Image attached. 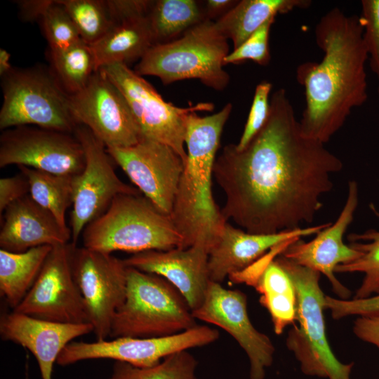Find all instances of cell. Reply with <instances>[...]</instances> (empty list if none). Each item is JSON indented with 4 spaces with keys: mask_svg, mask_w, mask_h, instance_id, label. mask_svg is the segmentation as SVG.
<instances>
[{
    "mask_svg": "<svg viewBox=\"0 0 379 379\" xmlns=\"http://www.w3.org/2000/svg\"><path fill=\"white\" fill-rule=\"evenodd\" d=\"M352 331L359 339L379 349V316L358 317Z\"/></svg>",
    "mask_w": 379,
    "mask_h": 379,
    "instance_id": "ab89813d",
    "label": "cell"
},
{
    "mask_svg": "<svg viewBox=\"0 0 379 379\" xmlns=\"http://www.w3.org/2000/svg\"><path fill=\"white\" fill-rule=\"evenodd\" d=\"M347 238L350 245L361 254L354 260L337 266L335 272L364 274L361 284L352 298L379 294V231L369 230L361 234L351 233Z\"/></svg>",
    "mask_w": 379,
    "mask_h": 379,
    "instance_id": "f546056e",
    "label": "cell"
},
{
    "mask_svg": "<svg viewBox=\"0 0 379 379\" xmlns=\"http://www.w3.org/2000/svg\"><path fill=\"white\" fill-rule=\"evenodd\" d=\"M289 244L277 246L244 271L230 277L234 283H245L260 295V302L267 310L276 334L294 324L297 298L295 286L277 256Z\"/></svg>",
    "mask_w": 379,
    "mask_h": 379,
    "instance_id": "7402d4cb",
    "label": "cell"
},
{
    "mask_svg": "<svg viewBox=\"0 0 379 379\" xmlns=\"http://www.w3.org/2000/svg\"><path fill=\"white\" fill-rule=\"evenodd\" d=\"M237 1L232 0H208L206 3V19L215 18L217 15L230 11Z\"/></svg>",
    "mask_w": 379,
    "mask_h": 379,
    "instance_id": "b9f144b4",
    "label": "cell"
},
{
    "mask_svg": "<svg viewBox=\"0 0 379 379\" xmlns=\"http://www.w3.org/2000/svg\"><path fill=\"white\" fill-rule=\"evenodd\" d=\"M342 161L325 144L306 136L286 91L270 98L268 118L243 149L225 145L213 175L225 194L221 210L252 234H270L310 223L333 187L332 173Z\"/></svg>",
    "mask_w": 379,
    "mask_h": 379,
    "instance_id": "6da1fadb",
    "label": "cell"
},
{
    "mask_svg": "<svg viewBox=\"0 0 379 379\" xmlns=\"http://www.w3.org/2000/svg\"><path fill=\"white\" fill-rule=\"evenodd\" d=\"M154 45L147 16L114 25L100 40L90 46L98 70L112 63L128 65L140 60Z\"/></svg>",
    "mask_w": 379,
    "mask_h": 379,
    "instance_id": "d4e9b609",
    "label": "cell"
},
{
    "mask_svg": "<svg viewBox=\"0 0 379 379\" xmlns=\"http://www.w3.org/2000/svg\"><path fill=\"white\" fill-rule=\"evenodd\" d=\"M26 379H27V378H26Z\"/></svg>",
    "mask_w": 379,
    "mask_h": 379,
    "instance_id": "ee69618b",
    "label": "cell"
},
{
    "mask_svg": "<svg viewBox=\"0 0 379 379\" xmlns=\"http://www.w3.org/2000/svg\"><path fill=\"white\" fill-rule=\"evenodd\" d=\"M74 246L69 242L52 246L32 287L13 311L51 321L89 323L72 270Z\"/></svg>",
    "mask_w": 379,
    "mask_h": 379,
    "instance_id": "4fadbf2b",
    "label": "cell"
},
{
    "mask_svg": "<svg viewBox=\"0 0 379 379\" xmlns=\"http://www.w3.org/2000/svg\"><path fill=\"white\" fill-rule=\"evenodd\" d=\"M272 85L262 81L255 87L251 107L240 140L236 147L244 148L265 124L270 113Z\"/></svg>",
    "mask_w": 379,
    "mask_h": 379,
    "instance_id": "e575fe53",
    "label": "cell"
},
{
    "mask_svg": "<svg viewBox=\"0 0 379 379\" xmlns=\"http://www.w3.org/2000/svg\"><path fill=\"white\" fill-rule=\"evenodd\" d=\"M232 105L205 117L190 112L186 119L187 161L170 214L183 239L182 248L201 246L210 251L226 221L215 202L212 175L225 123Z\"/></svg>",
    "mask_w": 379,
    "mask_h": 379,
    "instance_id": "3957f363",
    "label": "cell"
},
{
    "mask_svg": "<svg viewBox=\"0 0 379 379\" xmlns=\"http://www.w3.org/2000/svg\"><path fill=\"white\" fill-rule=\"evenodd\" d=\"M84 148L74 135L34 126H21L0 135V168L24 166L73 176L85 166Z\"/></svg>",
    "mask_w": 379,
    "mask_h": 379,
    "instance_id": "9a60e30c",
    "label": "cell"
},
{
    "mask_svg": "<svg viewBox=\"0 0 379 379\" xmlns=\"http://www.w3.org/2000/svg\"><path fill=\"white\" fill-rule=\"evenodd\" d=\"M277 259L295 286L296 319L286 344L307 376L351 379L354 363H343L334 354L327 339L324 311L325 296L319 284L321 274L278 255Z\"/></svg>",
    "mask_w": 379,
    "mask_h": 379,
    "instance_id": "8992f818",
    "label": "cell"
},
{
    "mask_svg": "<svg viewBox=\"0 0 379 379\" xmlns=\"http://www.w3.org/2000/svg\"><path fill=\"white\" fill-rule=\"evenodd\" d=\"M107 77L126 98L138 127L140 139L147 138L173 148L187 161L184 145L186 119L192 112L214 108L211 102H200L188 107H179L166 102L156 89L128 65L112 63L102 67Z\"/></svg>",
    "mask_w": 379,
    "mask_h": 379,
    "instance_id": "9c48e42d",
    "label": "cell"
},
{
    "mask_svg": "<svg viewBox=\"0 0 379 379\" xmlns=\"http://www.w3.org/2000/svg\"><path fill=\"white\" fill-rule=\"evenodd\" d=\"M11 54L5 49L0 48V76L4 77L8 74L13 67L10 62Z\"/></svg>",
    "mask_w": 379,
    "mask_h": 379,
    "instance_id": "7bdbcfd3",
    "label": "cell"
},
{
    "mask_svg": "<svg viewBox=\"0 0 379 379\" xmlns=\"http://www.w3.org/2000/svg\"><path fill=\"white\" fill-rule=\"evenodd\" d=\"M69 108L78 124L86 126L107 148L126 147L140 139L129 105L118 87L100 69L76 93Z\"/></svg>",
    "mask_w": 379,
    "mask_h": 379,
    "instance_id": "5bb4252c",
    "label": "cell"
},
{
    "mask_svg": "<svg viewBox=\"0 0 379 379\" xmlns=\"http://www.w3.org/2000/svg\"><path fill=\"white\" fill-rule=\"evenodd\" d=\"M1 130L34 126L74 134L78 124L69 108V94L50 67H13L1 77Z\"/></svg>",
    "mask_w": 379,
    "mask_h": 379,
    "instance_id": "ba28073f",
    "label": "cell"
},
{
    "mask_svg": "<svg viewBox=\"0 0 379 379\" xmlns=\"http://www.w3.org/2000/svg\"><path fill=\"white\" fill-rule=\"evenodd\" d=\"M330 223L260 234L248 233L226 222L208 253L211 281L220 284L226 277L250 267L272 249L303 237L316 234Z\"/></svg>",
    "mask_w": 379,
    "mask_h": 379,
    "instance_id": "d6986e66",
    "label": "cell"
},
{
    "mask_svg": "<svg viewBox=\"0 0 379 379\" xmlns=\"http://www.w3.org/2000/svg\"><path fill=\"white\" fill-rule=\"evenodd\" d=\"M51 246H41L23 252L0 249V294L13 310L36 280Z\"/></svg>",
    "mask_w": 379,
    "mask_h": 379,
    "instance_id": "484cf974",
    "label": "cell"
},
{
    "mask_svg": "<svg viewBox=\"0 0 379 379\" xmlns=\"http://www.w3.org/2000/svg\"><path fill=\"white\" fill-rule=\"evenodd\" d=\"M187 301L164 278L128 267L124 302L114 317L109 338H154L197 324Z\"/></svg>",
    "mask_w": 379,
    "mask_h": 379,
    "instance_id": "52a82bcc",
    "label": "cell"
},
{
    "mask_svg": "<svg viewBox=\"0 0 379 379\" xmlns=\"http://www.w3.org/2000/svg\"><path fill=\"white\" fill-rule=\"evenodd\" d=\"M358 202V185L354 180L350 181L345 204L335 222H331L320 230L308 242L301 239L291 242L279 254L294 263L325 275L333 292L341 299H350L351 291L335 277V268L354 260L361 254L343 241L344 234L353 220Z\"/></svg>",
    "mask_w": 379,
    "mask_h": 379,
    "instance_id": "ac0fdd59",
    "label": "cell"
},
{
    "mask_svg": "<svg viewBox=\"0 0 379 379\" xmlns=\"http://www.w3.org/2000/svg\"><path fill=\"white\" fill-rule=\"evenodd\" d=\"M39 23L51 52L69 48L81 40L72 18L58 0L47 8Z\"/></svg>",
    "mask_w": 379,
    "mask_h": 379,
    "instance_id": "d6a6232c",
    "label": "cell"
},
{
    "mask_svg": "<svg viewBox=\"0 0 379 379\" xmlns=\"http://www.w3.org/2000/svg\"><path fill=\"white\" fill-rule=\"evenodd\" d=\"M74 22L81 39L91 45L114 25L107 0H58Z\"/></svg>",
    "mask_w": 379,
    "mask_h": 379,
    "instance_id": "1f68e13d",
    "label": "cell"
},
{
    "mask_svg": "<svg viewBox=\"0 0 379 379\" xmlns=\"http://www.w3.org/2000/svg\"><path fill=\"white\" fill-rule=\"evenodd\" d=\"M54 0H18L15 1L20 18L25 22L39 21Z\"/></svg>",
    "mask_w": 379,
    "mask_h": 379,
    "instance_id": "60d3db41",
    "label": "cell"
},
{
    "mask_svg": "<svg viewBox=\"0 0 379 379\" xmlns=\"http://www.w3.org/2000/svg\"><path fill=\"white\" fill-rule=\"evenodd\" d=\"M197 364L188 350L169 355L159 364L149 368L116 361L109 379H198Z\"/></svg>",
    "mask_w": 379,
    "mask_h": 379,
    "instance_id": "4dcf8cb0",
    "label": "cell"
},
{
    "mask_svg": "<svg viewBox=\"0 0 379 379\" xmlns=\"http://www.w3.org/2000/svg\"><path fill=\"white\" fill-rule=\"evenodd\" d=\"M274 20L272 19L265 22L240 46L230 53L224 59V65L252 60L262 66L267 65L270 61V32Z\"/></svg>",
    "mask_w": 379,
    "mask_h": 379,
    "instance_id": "836d02e7",
    "label": "cell"
},
{
    "mask_svg": "<svg viewBox=\"0 0 379 379\" xmlns=\"http://www.w3.org/2000/svg\"><path fill=\"white\" fill-rule=\"evenodd\" d=\"M29 194V186L25 176L20 173L0 179V213L12 203Z\"/></svg>",
    "mask_w": 379,
    "mask_h": 379,
    "instance_id": "f35d334b",
    "label": "cell"
},
{
    "mask_svg": "<svg viewBox=\"0 0 379 379\" xmlns=\"http://www.w3.org/2000/svg\"><path fill=\"white\" fill-rule=\"evenodd\" d=\"M229 53L227 39L215 22L205 19L178 39L152 46L134 72L141 77H157L164 84L196 79L222 91L230 83V75L222 67Z\"/></svg>",
    "mask_w": 379,
    "mask_h": 379,
    "instance_id": "5b68a950",
    "label": "cell"
},
{
    "mask_svg": "<svg viewBox=\"0 0 379 379\" xmlns=\"http://www.w3.org/2000/svg\"><path fill=\"white\" fill-rule=\"evenodd\" d=\"M1 216V249L23 252L41 246L64 244L72 240L70 229L62 227L29 194L10 204Z\"/></svg>",
    "mask_w": 379,
    "mask_h": 379,
    "instance_id": "603a6c76",
    "label": "cell"
},
{
    "mask_svg": "<svg viewBox=\"0 0 379 379\" xmlns=\"http://www.w3.org/2000/svg\"><path fill=\"white\" fill-rule=\"evenodd\" d=\"M148 18L154 45L171 41L206 19L194 0L154 1Z\"/></svg>",
    "mask_w": 379,
    "mask_h": 379,
    "instance_id": "4316f807",
    "label": "cell"
},
{
    "mask_svg": "<svg viewBox=\"0 0 379 379\" xmlns=\"http://www.w3.org/2000/svg\"><path fill=\"white\" fill-rule=\"evenodd\" d=\"M325 307L335 320L350 316L377 317L379 316V294L352 299H341L326 295Z\"/></svg>",
    "mask_w": 379,
    "mask_h": 379,
    "instance_id": "8d00e7d4",
    "label": "cell"
},
{
    "mask_svg": "<svg viewBox=\"0 0 379 379\" xmlns=\"http://www.w3.org/2000/svg\"><path fill=\"white\" fill-rule=\"evenodd\" d=\"M192 314L196 319L214 324L227 332L246 354L250 379H264L274 361L270 338L257 330L248 317L247 297L239 290L227 289L211 281L201 305Z\"/></svg>",
    "mask_w": 379,
    "mask_h": 379,
    "instance_id": "e0dca14e",
    "label": "cell"
},
{
    "mask_svg": "<svg viewBox=\"0 0 379 379\" xmlns=\"http://www.w3.org/2000/svg\"><path fill=\"white\" fill-rule=\"evenodd\" d=\"M107 151L144 197L170 215L185 166L181 157L171 147L147 138Z\"/></svg>",
    "mask_w": 379,
    "mask_h": 379,
    "instance_id": "2e32d148",
    "label": "cell"
},
{
    "mask_svg": "<svg viewBox=\"0 0 379 379\" xmlns=\"http://www.w3.org/2000/svg\"><path fill=\"white\" fill-rule=\"evenodd\" d=\"M359 17L364 27V39L370 65L379 81V0L361 1Z\"/></svg>",
    "mask_w": 379,
    "mask_h": 379,
    "instance_id": "d590c367",
    "label": "cell"
},
{
    "mask_svg": "<svg viewBox=\"0 0 379 379\" xmlns=\"http://www.w3.org/2000/svg\"><path fill=\"white\" fill-rule=\"evenodd\" d=\"M93 332L90 323L68 324L47 321L12 312L0 319V335L27 349L37 361L41 379H53V371L59 355L75 338Z\"/></svg>",
    "mask_w": 379,
    "mask_h": 379,
    "instance_id": "44dd1931",
    "label": "cell"
},
{
    "mask_svg": "<svg viewBox=\"0 0 379 379\" xmlns=\"http://www.w3.org/2000/svg\"><path fill=\"white\" fill-rule=\"evenodd\" d=\"M81 235L83 246L107 253L167 251L183 245L170 215L140 194L118 195Z\"/></svg>",
    "mask_w": 379,
    "mask_h": 379,
    "instance_id": "277c9868",
    "label": "cell"
},
{
    "mask_svg": "<svg viewBox=\"0 0 379 379\" xmlns=\"http://www.w3.org/2000/svg\"><path fill=\"white\" fill-rule=\"evenodd\" d=\"M208 250L201 246L134 253L124 262L127 267L159 275L174 286L192 312L203 302L211 281Z\"/></svg>",
    "mask_w": 379,
    "mask_h": 379,
    "instance_id": "ffe728a7",
    "label": "cell"
},
{
    "mask_svg": "<svg viewBox=\"0 0 379 379\" xmlns=\"http://www.w3.org/2000/svg\"><path fill=\"white\" fill-rule=\"evenodd\" d=\"M311 3L310 0H241L215 21V25L223 36L232 41L235 49L277 15L308 8Z\"/></svg>",
    "mask_w": 379,
    "mask_h": 379,
    "instance_id": "cb8c5ba5",
    "label": "cell"
},
{
    "mask_svg": "<svg viewBox=\"0 0 379 379\" xmlns=\"http://www.w3.org/2000/svg\"><path fill=\"white\" fill-rule=\"evenodd\" d=\"M74 135L81 144L85 166L72 176L71 242L77 245L86 226L100 216L112 201L122 194H140L119 179L105 145L85 126L78 124Z\"/></svg>",
    "mask_w": 379,
    "mask_h": 379,
    "instance_id": "30bf717a",
    "label": "cell"
},
{
    "mask_svg": "<svg viewBox=\"0 0 379 379\" xmlns=\"http://www.w3.org/2000/svg\"><path fill=\"white\" fill-rule=\"evenodd\" d=\"M18 167L28 181L30 197L49 211L62 227L69 229L65 215L72 205V176L53 174L24 166Z\"/></svg>",
    "mask_w": 379,
    "mask_h": 379,
    "instance_id": "83f0119b",
    "label": "cell"
},
{
    "mask_svg": "<svg viewBox=\"0 0 379 379\" xmlns=\"http://www.w3.org/2000/svg\"><path fill=\"white\" fill-rule=\"evenodd\" d=\"M48 58L50 67L69 95L81 90L98 71L91 46L82 39L67 49L48 51Z\"/></svg>",
    "mask_w": 379,
    "mask_h": 379,
    "instance_id": "f1b7e54d",
    "label": "cell"
},
{
    "mask_svg": "<svg viewBox=\"0 0 379 379\" xmlns=\"http://www.w3.org/2000/svg\"><path fill=\"white\" fill-rule=\"evenodd\" d=\"M219 336L216 329L197 325L164 337H123L91 343L72 341L60 353L57 364L65 366L84 360L109 359L136 367L149 368L176 352L209 345Z\"/></svg>",
    "mask_w": 379,
    "mask_h": 379,
    "instance_id": "7c38bea8",
    "label": "cell"
},
{
    "mask_svg": "<svg viewBox=\"0 0 379 379\" xmlns=\"http://www.w3.org/2000/svg\"><path fill=\"white\" fill-rule=\"evenodd\" d=\"M114 25L147 17L154 1L149 0H107Z\"/></svg>",
    "mask_w": 379,
    "mask_h": 379,
    "instance_id": "74e56055",
    "label": "cell"
},
{
    "mask_svg": "<svg viewBox=\"0 0 379 379\" xmlns=\"http://www.w3.org/2000/svg\"><path fill=\"white\" fill-rule=\"evenodd\" d=\"M321 62H306L296 69L303 86L305 108L300 121L302 133L324 144L343 126L352 109L368 98L366 62L368 55L359 16L339 8L326 13L315 27Z\"/></svg>",
    "mask_w": 379,
    "mask_h": 379,
    "instance_id": "7a4b0ae2",
    "label": "cell"
},
{
    "mask_svg": "<svg viewBox=\"0 0 379 379\" xmlns=\"http://www.w3.org/2000/svg\"><path fill=\"white\" fill-rule=\"evenodd\" d=\"M72 265L96 340H106L115 314L126 298L128 267L112 253L77 245Z\"/></svg>",
    "mask_w": 379,
    "mask_h": 379,
    "instance_id": "8fae6325",
    "label": "cell"
}]
</instances>
